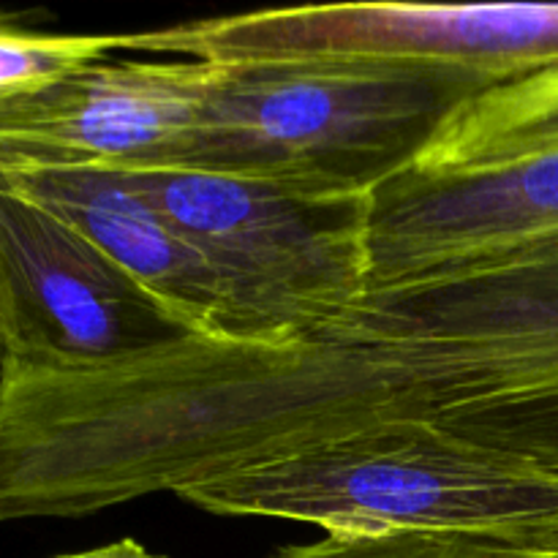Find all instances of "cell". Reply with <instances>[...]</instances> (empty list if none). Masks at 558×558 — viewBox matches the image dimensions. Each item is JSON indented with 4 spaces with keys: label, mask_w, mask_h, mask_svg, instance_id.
Returning <instances> with one entry per match:
<instances>
[{
    "label": "cell",
    "mask_w": 558,
    "mask_h": 558,
    "mask_svg": "<svg viewBox=\"0 0 558 558\" xmlns=\"http://www.w3.org/2000/svg\"><path fill=\"white\" fill-rule=\"evenodd\" d=\"M496 85L505 82L436 65L207 63L194 129L172 169L322 196L374 194L417 167Z\"/></svg>",
    "instance_id": "cell-1"
},
{
    "label": "cell",
    "mask_w": 558,
    "mask_h": 558,
    "mask_svg": "<svg viewBox=\"0 0 558 558\" xmlns=\"http://www.w3.org/2000/svg\"><path fill=\"white\" fill-rule=\"evenodd\" d=\"M213 515L327 534L515 532L558 521V477L423 425H385L180 488Z\"/></svg>",
    "instance_id": "cell-2"
},
{
    "label": "cell",
    "mask_w": 558,
    "mask_h": 558,
    "mask_svg": "<svg viewBox=\"0 0 558 558\" xmlns=\"http://www.w3.org/2000/svg\"><path fill=\"white\" fill-rule=\"evenodd\" d=\"M210 265L248 341L281 343L368 294L371 194L196 169L118 172Z\"/></svg>",
    "instance_id": "cell-3"
},
{
    "label": "cell",
    "mask_w": 558,
    "mask_h": 558,
    "mask_svg": "<svg viewBox=\"0 0 558 558\" xmlns=\"http://www.w3.org/2000/svg\"><path fill=\"white\" fill-rule=\"evenodd\" d=\"M129 49L199 63L349 60L463 69L499 82L558 69V3H341L185 22Z\"/></svg>",
    "instance_id": "cell-4"
},
{
    "label": "cell",
    "mask_w": 558,
    "mask_h": 558,
    "mask_svg": "<svg viewBox=\"0 0 558 558\" xmlns=\"http://www.w3.org/2000/svg\"><path fill=\"white\" fill-rule=\"evenodd\" d=\"M191 332L76 229L0 185L3 360L87 371L161 352Z\"/></svg>",
    "instance_id": "cell-5"
},
{
    "label": "cell",
    "mask_w": 558,
    "mask_h": 558,
    "mask_svg": "<svg viewBox=\"0 0 558 558\" xmlns=\"http://www.w3.org/2000/svg\"><path fill=\"white\" fill-rule=\"evenodd\" d=\"M207 63L96 60L0 96V153L112 172L172 169L194 129Z\"/></svg>",
    "instance_id": "cell-6"
},
{
    "label": "cell",
    "mask_w": 558,
    "mask_h": 558,
    "mask_svg": "<svg viewBox=\"0 0 558 558\" xmlns=\"http://www.w3.org/2000/svg\"><path fill=\"white\" fill-rule=\"evenodd\" d=\"M558 243V153L458 172L412 167L371 194L368 289Z\"/></svg>",
    "instance_id": "cell-7"
},
{
    "label": "cell",
    "mask_w": 558,
    "mask_h": 558,
    "mask_svg": "<svg viewBox=\"0 0 558 558\" xmlns=\"http://www.w3.org/2000/svg\"><path fill=\"white\" fill-rule=\"evenodd\" d=\"M0 185L44 207L90 240L156 298L191 336L248 341L205 259L112 169L65 167L0 153Z\"/></svg>",
    "instance_id": "cell-8"
},
{
    "label": "cell",
    "mask_w": 558,
    "mask_h": 558,
    "mask_svg": "<svg viewBox=\"0 0 558 558\" xmlns=\"http://www.w3.org/2000/svg\"><path fill=\"white\" fill-rule=\"evenodd\" d=\"M545 153H558V69L490 87L417 167L458 172Z\"/></svg>",
    "instance_id": "cell-9"
},
{
    "label": "cell",
    "mask_w": 558,
    "mask_h": 558,
    "mask_svg": "<svg viewBox=\"0 0 558 558\" xmlns=\"http://www.w3.org/2000/svg\"><path fill=\"white\" fill-rule=\"evenodd\" d=\"M270 558H550L521 548L496 532L327 534Z\"/></svg>",
    "instance_id": "cell-10"
},
{
    "label": "cell",
    "mask_w": 558,
    "mask_h": 558,
    "mask_svg": "<svg viewBox=\"0 0 558 558\" xmlns=\"http://www.w3.org/2000/svg\"><path fill=\"white\" fill-rule=\"evenodd\" d=\"M129 49V36H49L0 22V96Z\"/></svg>",
    "instance_id": "cell-11"
},
{
    "label": "cell",
    "mask_w": 558,
    "mask_h": 558,
    "mask_svg": "<svg viewBox=\"0 0 558 558\" xmlns=\"http://www.w3.org/2000/svg\"><path fill=\"white\" fill-rule=\"evenodd\" d=\"M496 534L507 537L510 543L521 545V548L534 550V554L558 558V521L545 523V526H529V529H515V532H496Z\"/></svg>",
    "instance_id": "cell-12"
},
{
    "label": "cell",
    "mask_w": 558,
    "mask_h": 558,
    "mask_svg": "<svg viewBox=\"0 0 558 558\" xmlns=\"http://www.w3.org/2000/svg\"><path fill=\"white\" fill-rule=\"evenodd\" d=\"M58 558H163V556H153L150 550H145L140 543H134V539H118V543L112 545H101V548L82 550V554H69Z\"/></svg>",
    "instance_id": "cell-13"
},
{
    "label": "cell",
    "mask_w": 558,
    "mask_h": 558,
    "mask_svg": "<svg viewBox=\"0 0 558 558\" xmlns=\"http://www.w3.org/2000/svg\"><path fill=\"white\" fill-rule=\"evenodd\" d=\"M0 368H3V347H0Z\"/></svg>",
    "instance_id": "cell-14"
}]
</instances>
